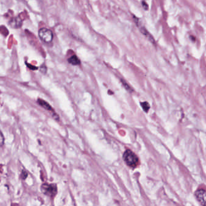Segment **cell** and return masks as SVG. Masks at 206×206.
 <instances>
[{
    "mask_svg": "<svg viewBox=\"0 0 206 206\" xmlns=\"http://www.w3.org/2000/svg\"><path fill=\"white\" fill-rule=\"evenodd\" d=\"M140 32H141L143 34H144V35H145V36L149 39V41H150L153 44H155L154 39V38L151 36V34H150L146 30V29L145 27H141L140 29Z\"/></svg>",
    "mask_w": 206,
    "mask_h": 206,
    "instance_id": "8992f818",
    "label": "cell"
},
{
    "mask_svg": "<svg viewBox=\"0 0 206 206\" xmlns=\"http://www.w3.org/2000/svg\"><path fill=\"white\" fill-rule=\"evenodd\" d=\"M141 104V106L142 107V108L143 109V110L146 112V113H148L149 108H150V106H149V104L147 102H141L140 103Z\"/></svg>",
    "mask_w": 206,
    "mask_h": 206,
    "instance_id": "9c48e42d",
    "label": "cell"
},
{
    "mask_svg": "<svg viewBox=\"0 0 206 206\" xmlns=\"http://www.w3.org/2000/svg\"><path fill=\"white\" fill-rule=\"evenodd\" d=\"M123 158L126 164L130 168H136L140 163L137 155L130 149L125 151L123 155Z\"/></svg>",
    "mask_w": 206,
    "mask_h": 206,
    "instance_id": "6da1fadb",
    "label": "cell"
},
{
    "mask_svg": "<svg viewBox=\"0 0 206 206\" xmlns=\"http://www.w3.org/2000/svg\"><path fill=\"white\" fill-rule=\"evenodd\" d=\"M195 195L201 206H206V190L204 189H198L196 191Z\"/></svg>",
    "mask_w": 206,
    "mask_h": 206,
    "instance_id": "277c9868",
    "label": "cell"
},
{
    "mask_svg": "<svg viewBox=\"0 0 206 206\" xmlns=\"http://www.w3.org/2000/svg\"><path fill=\"white\" fill-rule=\"evenodd\" d=\"M121 83L123 84V85H124V87L128 90V91H133V89L131 88V87L130 86H129L126 83V82L125 81H123V80H121Z\"/></svg>",
    "mask_w": 206,
    "mask_h": 206,
    "instance_id": "30bf717a",
    "label": "cell"
},
{
    "mask_svg": "<svg viewBox=\"0 0 206 206\" xmlns=\"http://www.w3.org/2000/svg\"><path fill=\"white\" fill-rule=\"evenodd\" d=\"M141 4H142V6H143V9H144L145 10H148V8H149L148 4H147L146 2H145V1H143V2H141Z\"/></svg>",
    "mask_w": 206,
    "mask_h": 206,
    "instance_id": "8fae6325",
    "label": "cell"
},
{
    "mask_svg": "<svg viewBox=\"0 0 206 206\" xmlns=\"http://www.w3.org/2000/svg\"><path fill=\"white\" fill-rule=\"evenodd\" d=\"M41 190L45 195L53 197L57 193V187L55 184H44L41 186Z\"/></svg>",
    "mask_w": 206,
    "mask_h": 206,
    "instance_id": "7a4b0ae2",
    "label": "cell"
},
{
    "mask_svg": "<svg viewBox=\"0 0 206 206\" xmlns=\"http://www.w3.org/2000/svg\"><path fill=\"white\" fill-rule=\"evenodd\" d=\"M27 172H26V171H23V172H22V173H21V178L22 179H23V180H24V179H26V178H27Z\"/></svg>",
    "mask_w": 206,
    "mask_h": 206,
    "instance_id": "7c38bea8",
    "label": "cell"
},
{
    "mask_svg": "<svg viewBox=\"0 0 206 206\" xmlns=\"http://www.w3.org/2000/svg\"><path fill=\"white\" fill-rule=\"evenodd\" d=\"M39 36L43 41L49 43L53 40V34L50 30L46 28H42L39 31Z\"/></svg>",
    "mask_w": 206,
    "mask_h": 206,
    "instance_id": "3957f363",
    "label": "cell"
},
{
    "mask_svg": "<svg viewBox=\"0 0 206 206\" xmlns=\"http://www.w3.org/2000/svg\"><path fill=\"white\" fill-rule=\"evenodd\" d=\"M68 61H69V64H71L73 65H79L81 64V61L79 60V59L76 55H74V56H71V57H69Z\"/></svg>",
    "mask_w": 206,
    "mask_h": 206,
    "instance_id": "52a82bcc",
    "label": "cell"
},
{
    "mask_svg": "<svg viewBox=\"0 0 206 206\" xmlns=\"http://www.w3.org/2000/svg\"><path fill=\"white\" fill-rule=\"evenodd\" d=\"M9 25L13 28H15V29L19 28L22 26V20L20 18H14L10 20L9 22Z\"/></svg>",
    "mask_w": 206,
    "mask_h": 206,
    "instance_id": "5b68a950",
    "label": "cell"
},
{
    "mask_svg": "<svg viewBox=\"0 0 206 206\" xmlns=\"http://www.w3.org/2000/svg\"><path fill=\"white\" fill-rule=\"evenodd\" d=\"M28 65V67H29V69H37L38 68L37 67H33L32 66V65H29V64H27Z\"/></svg>",
    "mask_w": 206,
    "mask_h": 206,
    "instance_id": "4fadbf2b",
    "label": "cell"
},
{
    "mask_svg": "<svg viewBox=\"0 0 206 206\" xmlns=\"http://www.w3.org/2000/svg\"><path fill=\"white\" fill-rule=\"evenodd\" d=\"M38 103H39L42 107H43L44 108H45L47 110H49V111H53V109H52L51 106L47 103V102L42 100V99H39L38 100Z\"/></svg>",
    "mask_w": 206,
    "mask_h": 206,
    "instance_id": "ba28073f",
    "label": "cell"
}]
</instances>
